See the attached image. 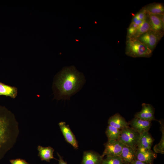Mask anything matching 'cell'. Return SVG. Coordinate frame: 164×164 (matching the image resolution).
<instances>
[{
	"label": "cell",
	"mask_w": 164,
	"mask_h": 164,
	"mask_svg": "<svg viewBox=\"0 0 164 164\" xmlns=\"http://www.w3.org/2000/svg\"><path fill=\"white\" fill-rule=\"evenodd\" d=\"M19 133V124L13 115L0 106V160L13 147Z\"/></svg>",
	"instance_id": "obj_1"
},
{
	"label": "cell",
	"mask_w": 164,
	"mask_h": 164,
	"mask_svg": "<svg viewBox=\"0 0 164 164\" xmlns=\"http://www.w3.org/2000/svg\"><path fill=\"white\" fill-rule=\"evenodd\" d=\"M85 81L84 75L74 67H65L59 74L55 83L60 98L70 99L80 90Z\"/></svg>",
	"instance_id": "obj_2"
},
{
	"label": "cell",
	"mask_w": 164,
	"mask_h": 164,
	"mask_svg": "<svg viewBox=\"0 0 164 164\" xmlns=\"http://www.w3.org/2000/svg\"><path fill=\"white\" fill-rule=\"evenodd\" d=\"M152 52L137 39H126L125 53L127 55L134 58H149Z\"/></svg>",
	"instance_id": "obj_3"
},
{
	"label": "cell",
	"mask_w": 164,
	"mask_h": 164,
	"mask_svg": "<svg viewBox=\"0 0 164 164\" xmlns=\"http://www.w3.org/2000/svg\"><path fill=\"white\" fill-rule=\"evenodd\" d=\"M164 34L151 29L136 39L153 51Z\"/></svg>",
	"instance_id": "obj_4"
},
{
	"label": "cell",
	"mask_w": 164,
	"mask_h": 164,
	"mask_svg": "<svg viewBox=\"0 0 164 164\" xmlns=\"http://www.w3.org/2000/svg\"><path fill=\"white\" fill-rule=\"evenodd\" d=\"M118 140L124 145L137 148L140 134L129 126L121 130Z\"/></svg>",
	"instance_id": "obj_5"
},
{
	"label": "cell",
	"mask_w": 164,
	"mask_h": 164,
	"mask_svg": "<svg viewBox=\"0 0 164 164\" xmlns=\"http://www.w3.org/2000/svg\"><path fill=\"white\" fill-rule=\"evenodd\" d=\"M124 145L119 140H108L104 144V149L101 155L104 156H119Z\"/></svg>",
	"instance_id": "obj_6"
},
{
	"label": "cell",
	"mask_w": 164,
	"mask_h": 164,
	"mask_svg": "<svg viewBox=\"0 0 164 164\" xmlns=\"http://www.w3.org/2000/svg\"><path fill=\"white\" fill-rule=\"evenodd\" d=\"M151 29L164 33V13L151 14L147 13Z\"/></svg>",
	"instance_id": "obj_7"
},
{
	"label": "cell",
	"mask_w": 164,
	"mask_h": 164,
	"mask_svg": "<svg viewBox=\"0 0 164 164\" xmlns=\"http://www.w3.org/2000/svg\"><path fill=\"white\" fill-rule=\"evenodd\" d=\"M142 107L141 110L135 114V117L150 121L156 120L154 116V109L151 104L143 103Z\"/></svg>",
	"instance_id": "obj_8"
},
{
	"label": "cell",
	"mask_w": 164,
	"mask_h": 164,
	"mask_svg": "<svg viewBox=\"0 0 164 164\" xmlns=\"http://www.w3.org/2000/svg\"><path fill=\"white\" fill-rule=\"evenodd\" d=\"M157 156L156 153L151 149L137 148L136 158L137 160L148 164H153L154 160L156 158Z\"/></svg>",
	"instance_id": "obj_9"
},
{
	"label": "cell",
	"mask_w": 164,
	"mask_h": 164,
	"mask_svg": "<svg viewBox=\"0 0 164 164\" xmlns=\"http://www.w3.org/2000/svg\"><path fill=\"white\" fill-rule=\"evenodd\" d=\"M59 126L66 141L74 148L77 149L78 146L77 142L69 126L64 122H60Z\"/></svg>",
	"instance_id": "obj_10"
},
{
	"label": "cell",
	"mask_w": 164,
	"mask_h": 164,
	"mask_svg": "<svg viewBox=\"0 0 164 164\" xmlns=\"http://www.w3.org/2000/svg\"><path fill=\"white\" fill-rule=\"evenodd\" d=\"M131 128L140 134L149 131L151 125V121L135 117L128 122Z\"/></svg>",
	"instance_id": "obj_11"
},
{
	"label": "cell",
	"mask_w": 164,
	"mask_h": 164,
	"mask_svg": "<svg viewBox=\"0 0 164 164\" xmlns=\"http://www.w3.org/2000/svg\"><path fill=\"white\" fill-rule=\"evenodd\" d=\"M137 149V148L124 145L119 156L124 164H131L136 159Z\"/></svg>",
	"instance_id": "obj_12"
},
{
	"label": "cell",
	"mask_w": 164,
	"mask_h": 164,
	"mask_svg": "<svg viewBox=\"0 0 164 164\" xmlns=\"http://www.w3.org/2000/svg\"><path fill=\"white\" fill-rule=\"evenodd\" d=\"M103 158L99 153L92 151H85L81 164H101Z\"/></svg>",
	"instance_id": "obj_13"
},
{
	"label": "cell",
	"mask_w": 164,
	"mask_h": 164,
	"mask_svg": "<svg viewBox=\"0 0 164 164\" xmlns=\"http://www.w3.org/2000/svg\"><path fill=\"white\" fill-rule=\"evenodd\" d=\"M154 141L149 131L144 132L140 134L137 148H141L150 150Z\"/></svg>",
	"instance_id": "obj_14"
},
{
	"label": "cell",
	"mask_w": 164,
	"mask_h": 164,
	"mask_svg": "<svg viewBox=\"0 0 164 164\" xmlns=\"http://www.w3.org/2000/svg\"><path fill=\"white\" fill-rule=\"evenodd\" d=\"M108 125L120 130L129 125L128 123L118 113H116L111 116L108 120Z\"/></svg>",
	"instance_id": "obj_15"
},
{
	"label": "cell",
	"mask_w": 164,
	"mask_h": 164,
	"mask_svg": "<svg viewBox=\"0 0 164 164\" xmlns=\"http://www.w3.org/2000/svg\"><path fill=\"white\" fill-rule=\"evenodd\" d=\"M39 151L38 156L42 161L50 162L52 159H55L53 156L54 149L50 147H44L39 145L37 147Z\"/></svg>",
	"instance_id": "obj_16"
},
{
	"label": "cell",
	"mask_w": 164,
	"mask_h": 164,
	"mask_svg": "<svg viewBox=\"0 0 164 164\" xmlns=\"http://www.w3.org/2000/svg\"><path fill=\"white\" fill-rule=\"evenodd\" d=\"M148 14H161L164 13L163 4L161 3L154 2L144 6Z\"/></svg>",
	"instance_id": "obj_17"
},
{
	"label": "cell",
	"mask_w": 164,
	"mask_h": 164,
	"mask_svg": "<svg viewBox=\"0 0 164 164\" xmlns=\"http://www.w3.org/2000/svg\"><path fill=\"white\" fill-rule=\"evenodd\" d=\"M17 90L16 88L0 83V94L9 96L12 98L16 97Z\"/></svg>",
	"instance_id": "obj_18"
},
{
	"label": "cell",
	"mask_w": 164,
	"mask_h": 164,
	"mask_svg": "<svg viewBox=\"0 0 164 164\" xmlns=\"http://www.w3.org/2000/svg\"><path fill=\"white\" fill-rule=\"evenodd\" d=\"M121 133V130L109 125L108 126L105 132L108 140H118Z\"/></svg>",
	"instance_id": "obj_19"
},
{
	"label": "cell",
	"mask_w": 164,
	"mask_h": 164,
	"mask_svg": "<svg viewBox=\"0 0 164 164\" xmlns=\"http://www.w3.org/2000/svg\"><path fill=\"white\" fill-rule=\"evenodd\" d=\"M150 29H151V28L149 18L147 15V17L146 19L139 26L135 34L130 38L137 39L140 36L147 32Z\"/></svg>",
	"instance_id": "obj_20"
},
{
	"label": "cell",
	"mask_w": 164,
	"mask_h": 164,
	"mask_svg": "<svg viewBox=\"0 0 164 164\" xmlns=\"http://www.w3.org/2000/svg\"><path fill=\"white\" fill-rule=\"evenodd\" d=\"M160 124V130L162 132V137L161 140L158 144L155 145L153 148L154 152L156 153L163 154L164 153V125L162 120L159 121Z\"/></svg>",
	"instance_id": "obj_21"
},
{
	"label": "cell",
	"mask_w": 164,
	"mask_h": 164,
	"mask_svg": "<svg viewBox=\"0 0 164 164\" xmlns=\"http://www.w3.org/2000/svg\"><path fill=\"white\" fill-rule=\"evenodd\" d=\"M101 164H124L119 156H107Z\"/></svg>",
	"instance_id": "obj_22"
},
{
	"label": "cell",
	"mask_w": 164,
	"mask_h": 164,
	"mask_svg": "<svg viewBox=\"0 0 164 164\" xmlns=\"http://www.w3.org/2000/svg\"><path fill=\"white\" fill-rule=\"evenodd\" d=\"M140 25L135 23L131 22L127 29L126 39L132 38L135 34Z\"/></svg>",
	"instance_id": "obj_23"
},
{
	"label": "cell",
	"mask_w": 164,
	"mask_h": 164,
	"mask_svg": "<svg viewBox=\"0 0 164 164\" xmlns=\"http://www.w3.org/2000/svg\"><path fill=\"white\" fill-rule=\"evenodd\" d=\"M134 16L138 20L143 21L146 19L147 16V13L144 7H143Z\"/></svg>",
	"instance_id": "obj_24"
},
{
	"label": "cell",
	"mask_w": 164,
	"mask_h": 164,
	"mask_svg": "<svg viewBox=\"0 0 164 164\" xmlns=\"http://www.w3.org/2000/svg\"><path fill=\"white\" fill-rule=\"evenodd\" d=\"M9 161L11 164H31L25 160L21 159H11Z\"/></svg>",
	"instance_id": "obj_25"
},
{
	"label": "cell",
	"mask_w": 164,
	"mask_h": 164,
	"mask_svg": "<svg viewBox=\"0 0 164 164\" xmlns=\"http://www.w3.org/2000/svg\"><path fill=\"white\" fill-rule=\"evenodd\" d=\"M57 154L59 158L58 160L59 163L58 164H67V162L64 160L63 158L58 152L57 153Z\"/></svg>",
	"instance_id": "obj_26"
},
{
	"label": "cell",
	"mask_w": 164,
	"mask_h": 164,
	"mask_svg": "<svg viewBox=\"0 0 164 164\" xmlns=\"http://www.w3.org/2000/svg\"><path fill=\"white\" fill-rule=\"evenodd\" d=\"M131 164H148L146 162L136 159Z\"/></svg>",
	"instance_id": "obj_27"
},
{
	"label": "cell",
	"mask_w": 164,
	"mask_h": 164,
	"mask_svg": "<svg viewBox=\"0 0 164 164\" xmlns=\"http://www.w3.org/2000/svg\"><path fill=\"white\" fill-rule=\"evenodd\" d=\"M0 95H1L0 94Z\"/></svg>",
	"instance_id": "obj_28"
}]
</instances>
